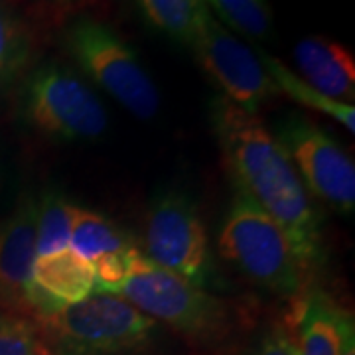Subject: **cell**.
I'll return each mask as SVG.
<instances>
[{
	"label": "cell",
	"mask_w": 355,
	"mask_h": 355,
	"mask_svg": "<svg viewBox=\"0 0 355 355\" xmlns=\"http://www.w3.org/2000/svg\"><path fill=\"white\" fill-rule=\"evenodd\" d=\"M221 153L235 188L272 217L288 237L304 272L324 263V219L291 158L259 114L217 97L211 109Z\"/></svg>",
	"instance_id": "cell-1"
},
{
	"label": "cell",
	"mask_w": 355,
	"mask_h": 355,
	"mask_svg": "<svg viewBox=\"0 0 355 355\" xmlns=\"http://www.w3.org/2000/svg\"><path fill=\"white\" fill-rule=\"evenodd\" d=\"M38 322L48 355H128L146 347L156 334L153 318L107 292H93Z\"/></svg>",
	"instance_id": "cell-2"
},
{
	"label": "cell",
	"mask_w": 355,
	"mask_h": 355,
	"mask_svg": "<svg viewBox=\"0 0 355 355\" xmlns=\"http://www.w3.org/2000/svg\"><path fill=\"white\" fill-rule=\"evenodd\" d=\"M217 245L221 257L263 291L284 298H294L304 291V270L288 237L239 188H235L223 217Z\"/></svg>",
	"instance_id": "cell-3"
},
{
	"label": "cell",
	"mask_w": 355,
	"mask_h": 355,
	"mask_svg": "<svg viewBox=\"0 0 355 355\" xmlns=\"http://www.w3.org/2000/svg\"><path fill=\"white\" fill-rule=\"evenodd\" d=\"M65 46L81 71L128 113L139 119L158 113L160 93L153 77L111 26L79 18L65 30Z\"/></svg>",
	"instance_id": "cell-4"
},
{
	"label": "cell",
	"mask_w": 355,
	"mask_h": 355,
	"mask_svg": "<svg viewBox=\"0 0 355 355\" xmlns=\"http://www.w3.org/2000/svg\"><path fill=\"white\" fill-rule=\"evenodd\" d=\"M114 294L154 322H164L193 340H214L227 326V310L219 298L154 265L142 251Z\"/></svg>",
	"instance_id": "cell-5"
},
{
	"label": "cell",
	"mask_w": 355,
	"mask_h": 355,
	"mask_svg": "<svg viewBox=\"0 0 355 355\" xmlns=\"http://www.w3.org/2000/svg\"><path fill=\"white\" fill-rule=\"evenodd\" d=\"M22 113L38 132L55 140H95L109 125L95 91L73 69L53 62L28 76Z\"/></svg>",
	"instance_id": "cell-6"
},
{
	"label": "cell",
	"mask_w": 355,
	"mask_h": 355,
	"mask_svg": "<svg viewBox=\"0 0 355 355\" xmlns=\"http://www.w3.org/2000/svg\"><path fill=\"white\" fill-rule=\"evenodd\" d=\"M144 254L154 265L205 288L214 277L207 231L188 193L168 190L150 203L144 225Z\"/></svg>",
	"instance_id": "cell-7"
},
{
	"label": "cell",
	"mask_w": 355,
	"mask_h": 355,
	"mask_svg": "<svg viewBox=\"0 0 355 355\" xmlns=\"http://www.w3.org/2000/svg\"><path fill=\"white\" fill-rule=\"evenodd\" d=\"M291 158L308 193L342 216L355 207V164L330 135L306 116H280L270 130Z\"/></svg>",
	"instance_id": "cell-8"
},
{
	"label": "cell",
	"mask_w": 355,
	"mask_h": 355,
	"mask_svg": "<svg viewBox=\"0 0 355 355\" xmlns=\"http://www.w3.org/2000/svg\"><path fill=\"white\" fill-rule=\"evenodd\" d=\"M190 48L205 73L221 87V97L245 113L259 114L266 103L280 95L261 55L217 22L209 10L196 28Z\"/></svg>",
	"instance_id": "cell-9"
},
{
	"label": "cell",
	"mask_w": 355,
	"mask_h": 355,
	"mask_svg": "<svg viewBox=\"0 0 355 355\" xmlns=\"http://www.w3.org/2000/svg\"><path fill=\"white\" fill-rule=\"evenodd\" d=\"M38 200L26 196L4 223H0V302L18 314L28 310L26 294L36 263Z\"/></svg>",
	"instance_id": "cell-10"
},
{
	"label": "cell",
	"mask_w": 355,
	"mask_h": 355,
	"mask_svg": "<svg viewBox=\"0 0 355 355\" xmlns=\"http://www.w3.org/2000/svg\"><path fill=\"white\" fill-rule=\"evenodd\" d=\"M294 64L308 85L334 101L352 105L355 97L354 53L340 42L308 36L294 48Z\"/></svg>",
	"instance_id": "cell-11"
},
{
	"label": "cell",
	"mask_w": 355,
	"mask_h": 355,
	"mask_svg": "<svg viewBox=\"0 0 355 355\" xmlns=\"http://www.w3.org/2000/svg\"><path fill=\"white\" fill-rule=\"evenodd\" d=\"M32 284L48 294L62 308L77 304L95 292L93 268L73 249L38 257L32 270Z\"/></svg>",
	"instance_id": "cell-12"
},
{
	"label": "cell",
	"mask_w": 355,
	"mask_h": 355,
	"mask_svg": "<svg viewBox=\"0 0 355 355\" xmlns=\"http://www.w3.org/2000/svg\"><path fill=\"white\" fill-rule=\"evenodd\" d=\"M336 306L318 286L304 292L296 316L300 355H338Z\"/></svg>",
	"instance_id": "cell-13"
},
{
	"label": "cell",
	"mask_w": 355,
	"mask_h": 355,
	"mask_svg": "<svg viewBox=\"0 0 355 355\" xmlns=\"http://www.w3.org/2000/svg\"><path fill=\"white\" fill-rule=\"evenodd\" d=\"M137 247L123 229L111 219L95 214L91 209L76 207L69 249H73L79 257H83L89 265L101 257L123 253Z\"/></svg>",
	"instance_id": "cell-14"
},
{
	"label": "cell",
	"mask_w": 355,
	"mask_h": 355,
	"mask_svg": "<svg viewBox=\"0 0 355 355\" xmlns=\"http://www.w3.org/2000/svg\"><path fill=\"white\" fill-rule=\"evenodd\" d=\"M263 65L266 67L270 79L275 81V85L279 89V93L288 95L292 101L300 103L302 107L310 109V111H316V113H324L331 116L334 121H338L340 125L347 128L349 132H355V109L354 105H347V103L334 101L330 97L322 95L320 91L308 85L302 77H298L291 67L279 62L277 58L272 55H266V53H259Z\"/></svg>",
	"instance_id": "cell-15"
},
{
	"label": "cell",
	"mask_w": 355,
	"mask_h": 355,
	"mask_svg": "<svg viewBox=\"0 0 355 355\" xmlns=\"http://www.w3.org/2000/svg\"><path fill=\"white\" fill-rule=\"evenodd\" d=\"M76 203L62 191H44L36 214V259L69 249Z\"/></svg>",
	"instance_id": "cell-16"
},
{
	"label": "cell",
	"mask_w": 355,
	"mask_h": 355,
	"mask_svg": "<svg viewBox=\"0 0 355 355\" xmlns=\"http://www.w3.org/2000/svg\"><path fill=\"white\" fill-rule=\"evenodd\" d=\"M140 10L158 30L190 46L202 16L209 8L203 0H137Z\"/></svg>",
	"instance_id": "cell-17"
},
{
	"label": "cell",
	"mask_w": 355,
	"mask_h": 355,
	"mask_svg": "<svg viewBox=\"0 0 355 355\" xmlns=\"http://www.w3.org/2000/svg\"><path fill=\"white\" fill-rule=\"evenodd\" d=\"M32 58V40L26 26L0 4V93L22 76Z\"/></svg>",
	"instance_id": "cell-18"
},
{
	"label": "cell",
	"mask_w": 355,
	"mask_h": 355,
	"mask_svg": "<svg viewBox=\"0 0 355 355\" xmlns=\"http://www.w3.org/2000/svg\"><path fill=\"white\" fill-rule=\"evenodd\" d=\"M225 28L249 38L263 40L272 32V10L268 0H203Z\"/></svg>",
	"instance_id": "cell-19"
},
{
	"label": "cell",
	"mask_w": 355,
	"mask_h": 355,
	"mask_svg": "<svg viewBox=\"0 0 355 355\" xmlns=\"http://www.w3.org/2000/svg\"><path fill=\"white\" fill-rule=\"evenodd\" d=\"M38 324L14 312H0V355H40Z\"/></svg>",
	"instance_id": "cell-20"
},
{
	"label": "cell",
	"mask_w": 355,
	"mask_h": 355,
	"mask_svg": "<svg viewBox=\"0 0 355 355\" xmlns=\"http://www.w3.org/2000/svg\"><path fill=\"white\" fill-rule=\"evenodd\" d=\"M251 355H300V349L284 326H272L254 343Z\"/></svg>",
	"instance_id": "cell-21"
},
{
	"label": "cell",
	"mask_w": 355,
	"mask_h": 355,
	"mask_svg": "<svg viewBox=\"0 0 355 355\" xmlns=\"http://www.w3.org/2000/svg\"><path fill=\"white\" fill-rule=\"evenodd\" d=\"M336 331H338V355H355L354 316L342 306H336Z\"/></svg>",
	"instance_id": "cell-22"
},
{
	"label": "cell",
	"mask_w": 355,
	"mask_h": 355,
	"mask_svg": "<svg viewBox=\"0 0 355 355\" xmlns=\"http://www.w3.org/2000/svg\"><path fill=\"white\" fill-rule=\"evenodd\" d=\"M40 355H48V354H46V349H42V352H40Z\"/></svg>",
	"instance_id": "cell-23"
},
{
	"label": "cell",
	"mask_w": 355,
	"mask_h": 355,
	"mask_svg": "<svg viewBox=\"0 0 355 355\" xmlns=\"http://www.w3.org/2000/svg\"><path fill=\"white\" fill-rule=\"evenodd\" d=\"M60 2H67V0H60Z\"/></svg>",
	"instance_id": "cell-24"
}]
</instances>
